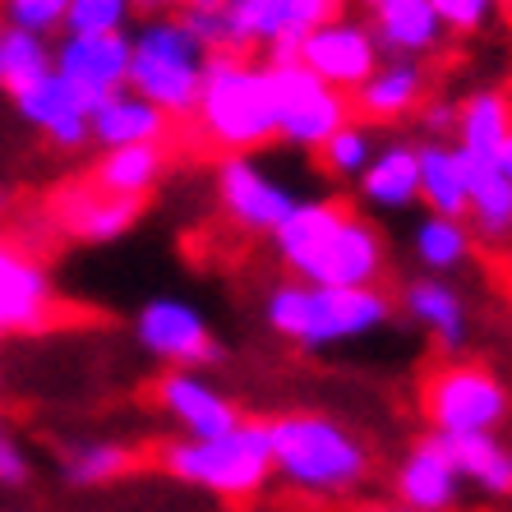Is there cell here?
I'll return each mask as SVG.
<instances>
[{"mask_svg":"<svg viewBox=\"0 0 512 512\" xmlns=\"http://www.w3.org/2000/svg\"><path fill=\"white\" fill-rule=\"evenodd\" d=\"M171 139V120L157 107H148L143 97H134L130 88L111 93L102 107L88 111V148L97 153H111V148H143V143H157L167 148Z\"/></svg>","mask_w":512,"mask_h":512,"instance_id":"7402d4cb","label":"cell"},{"mask_svg":"<svg viewBox=\"0 0 512 512\" xmlns=\"http://www.w3.org/2000/svg\"><path fill=\"white\" fill-rule=\"evenodd\" d=\"M134 342L167 370H194L203 374L208 365L227 356V346L217 342L208 314L185 296H153L143 300L134 314Z\"/></svg>","mask_w":512,"mask_h":512,"instance_id":"9c48e42d","label":"cell"},{"mask_svg":"<svg viewBox=\"0 0 512 512\" xmlns=\"http://www.w3.org/2000/svg\"><path fill=\"white\" fill-rule=\"evenodd\" d=\"M397 310L416 323L443 356H457L466 346V337H471V314H466V300L453 286V277L416 273L411 282H402V291H397Z\"/></svg>","mask_w":512,"mask_h":512,"instance_id":"ac0fdd59","label":"cell"},{"mask_svg":"<svg viewBox=\"0 0 512 512\" xmlns=\"http://www.w3.org/2000/svg\"><path fill=\"white\" fill-rule=\"evenodd\" d=\"M379 47H374V33L365 19H351V14H337L328 24H319L296 51V65L310 70L319 84L337 88V93H356L374 70H379Z\"/></svg>","mask_w":512,"mask_h":512,"instance_id":"4fadbf2b","label":"cell"},{"mask_svg":"<svg viewBox=\"0 0 512 512\" xmlns=\"http://www.w3.org/2000/svg\"><path fill=\"white\" fill-rule=\"evenodd\" d=\"M393 499L411 512H453L462 499V476L439 434H425L402 453L393 471Z\"/></svg>","mask_w":512,"mask_h":512,"instance_id":"e0dca14e","label":"cell"},{"mask_svg":"<svg viewBox=\"0 0 512 512\" xmlns=\"http://www.w3.org/2000/svg\"><path fill=\"white\" fill-rule=\"evenodd\" d=\"M453 457L462 485H476L480 494H512V448L499 434H439Z\"/></svg>","mask_w":512,"mask_h":512,"instance_id":"f546056e","label":"cell"},{"mask_svg":"<svg viewBox=\"0 0 512 512\" xmlns=\"http://www.w3.org/2000/svg\"><path fill=\"white\" fill-rule=\"evenodd\" d=\"M157 466L171 480L203 489L213 499L245 503L263 494V485L273 480L268 429H263V420H240L222 439H167L157 448Z\"/></svg>","mask_w":512,"mask_h":512,"instance_id":"277c9868","label":"cell"},{"mask_svg":"<svg viewBox=\"0 0 512 512\" xmlns=\"http://www.w3.org/2000/svg\"><path fill=\"white\" fill-rule=\"evenodd\" d=\"M134 5L130 0H70L60 33L70 37H97V33H130Z\"/></svg>","mask_w":512,"mask_h":512,"instance_id":"836d02e7","label":"cell"},{"mask_svg":"<svg viewBox=\"0 0 512 512\" xmlns=\"http://www.w3.org/2000/svg\"><path fill=\"white\" fill-rule=\"evenodd\" d=\"M356 5H360L365 14H374V10H383V5H393V0H356Z\"/></svg>","mask_w":512,"mask_h":512,"instance_id":"7bdbcfd3","label":"cell"},{"mask_svg":"<svg viewBox=\"0 0 512 512\" xmlns=\"http://www.w3.org/2000/svg\"><path fill=\"white\" fill-rule=\"evenodd\" d=\"M0 208H5V199H0Z\"/></svg>","mask_w":512,"mask_h":512,"instance_id":"7dc6e473","label":"cell"},{"mask_svg":"<svg viewBox=\"0 0 512 512\" xmlns=\"http://www.w3.org/2000/svg\"><path fill=\"white\" fill-rule=\"evenodd\" d=\"M134 466V448L120 439H84L70 443L60 453V480L70 489H102L116 485L120 476H130Z\"/></svg>","mask_w":512,"mask_h":512,"instance_id":"4dcf8cb0","label":"cell"},{"mask_svg":"<svg viewBox=\"0 0 512 512\" xmlns=\"http://www.w3.org/2000/svg\"><path fill=\"white\" fill-rule=\"evenodd\" d=\"M190 125L208 148L222 157L254 153L277 139V107L268 65H254L240 51H213L203 65L199 102H194Z\"/></svg>","mask_w":512,"mask_h":512,"instance_id":"3957f363","label":"cell"},{"mask_svg":"<svg viewBox=\"0 0 512 512\" xmlns=\"http://www.w3.org/2000/svg\"><path fill=\"white\" fill-rule=\"evenodd\" d=\"M153 402L180 429V439H222L245 420L240 406L208 374L194 370H167L153 383Z\"/></svg>","mask_w":512,"mask_h":512,"instance_id":"9a60e30c","label":"cell"},{"mask_svg":"<svg viewBox=\"0 0 512 512\" xmlns=\"http://www.w3.org/2000/svg\"><path fill=\"white\" fill-rule=\"evenodd\" d=\"M429 434H499L512 411L508 383L476 360H448L420 388Z\"/></svg>","mask_w":512,"mask_h":512,"instance_id":"8992f818","label":"cell"},{"mask_svg":"<svg viewBox=\"0 0 512 512\" xmlns=\"http://www.w3.org/2000/svg\"><path fill=\"white\" fill-rule=\"evenodd\" d=\"M356 512H411V508L397 503V499H374V503H365V508H356Z\"/></svg>","mask_w":512,"mask_h":512,"instance_id":"60d3db41","label":"cell"},{"mask_svg":"<svg viewBox=\"0 0 512 512\" xmlns=\"http://www.w3.org/2000/svg\"><path fill=\"white\" fill-rule=\"evenodd\" d=\"M388 273V240L370 217H360L356 208L337 222L323 245L296 268V282L310 286H337V291H365L379 286Z\"/></svg>","mask_w":512,"mask_h":512,"instance_id":"8fae6325","label":"cell"},{"mask_svg":"<svg viewBox=\"0 0 512 512\" xmlns=\"http://www.w3.org/2000/svg\"><path fill=\"white\" fill-rule=\"evenodd\" d=\"M157 5H162V10H194V5H227V0H157Z\"/></svg>","mask_w":512,"mask_h":512,"instance_id":"ab89813d","label":"cell"},{"mask_svg":"<svg viewBox=\"0 0 512 512\" xmlns=\"http://www.w3.org/2000/svg\"><path fill=\"white\" fill-rule=\"evenodd\" d=\"M273 79V107H277V143L300 148V153H319L351 120V97L337 88L319 84L310 70H300L296 60L268 65Z\"/></svg>","mask_w":512,"mask_h":512,"instance_id":"ba28073f","label":"cell"},{"mask_svg":"<svg viewBox=\"0 0 512 512\" xmlns=\"http://www.w3.org/2000/svg\"><path fill=\"white\" fill-rule=\"evenodd\" d=\"M494 162H499V171L512 180V134H508V143H503V148H499V157H494Z\"/></svg>","mask_w":512,"mask_h":512,"instance_id":"b9f144b4","label":"cell"},{"mask_svg":"<svg viewBox=\"0 0 512 512\" xmlns=\"http://www.w3.org/2000/svg\"><path fill=\"white\" fill-rule=\"evenodd\" d=\"M379 153V139H374V125H365V120H346L342 130L333 134V139L323 143L319 153V171L328 180H351V185H356L360 180V171L370 167V157Z\"/></svg>","mask_w":512,"mask_h":512,"instance_id":"1f68e13d","label":"cell"},{"mask_svg":"<svg viewBox=\"0 0 512 512\" xmlns=\"http://www.w3.org/2000/svg\"><path fill=\"white\" fill-rule=\"evenodd\" d=\"M5 93H10V102H14V116L24 120V125H33L56 153H79V148H88V111H84V102H79V93H74L56 70L37 74L28 84L5 88Z\"/></svg>","mask_w":512,"mask_h":512,"instance_id":"2e32d148","label":"cell"},{"mask_svg":"<svg viewBox=\"0 0 512 512\" xmlns=\"http://www.w3.org/2000/svg\"><path fill=\"white\" fill-rule=\"evenodd\" d=\"M51 70V37L24 33V28H0V84H28Z\"/></svg>","mask_w":512,"mask_h":512,"instance_id":"d6a6232c","label":"cell"},{"mask_svg":"<svg viewBox=\"0 0 512 512\" xmlns=\"http://www.w3.org/2000/svg\"><path fill=\"white\" fill-rule=\"evenodd\" d=\"M56 227L70 240H84V245H116L120 236H130L143 217V203H125L111 199V194H97L93 185H79V190H65L56 199Z\"/></svg>","mask_w":512,"mask_h":512,"instance_id":"603a6c76","label":"cell"},{"mask_svg":"<svg viewBox=\"0 0 512 512\" xmlns=\"http://www.w3.org/2000/svg\"><path fill=\"white\" fill-rule=\"evenodd\" d=\"M162 176H167V148L143 143V148H111V153H102L88 185L97 194H111V199L143 203L162 185Z\"/></svg>","mask_w":512,"mask_h":512,"instance_id":"484cf974","label":"cell"},{"mask_svg":"<svg viewBox=\"0 0 512 512\" xmlns=\"http://www.w3.org/2000/svg\"><path fill=\"white\" fill-rule=\"evenodd\" d=\"M337 14L342 0H227L231 51H263V65H286L300 42Z\"/></svg>","mask_w":512,"mask_h":512,"instance_id":"52a82bcc","label":"cell"},{"mask_svg":"<svg viewBox=\"0 0 512 512\" xmlns=\"http://www.w3.org/2000/svg\"><path fill=\"white\" fill-rule=\"evenodd\" d=\"M180 24L190 28V37L199 42L208 56L213 51H231V28H227V5H194L180 14Z\"/></svg>","mask_w":512,"mask_h":512,"instance_id":"d590c367","label":"cell"},{"mask_svg":"<svg viewBox=\"0 0 512 512\" xmlns=\"http://www.w3.org/2000/svg\"><path fill=\"white\" fill-rule=\"evenodd\" d=\"M203 65H208V51L190 37V28L180 19L153 14L148 24L130 33V84L125 88L176 125L194 116Z\"/></svg>","mask_w":512,"mask_h":512,"instance_id":"5b68a950","label":"cell"},{"mask_svg":"<svg viewBox=\"0 0 512 512\" xmlns=\"http://www.w3.org/2000/svg\"><path fill=\"white\" fill-rule=\"evenodd\" d=\"M346 213H351V208H346L342 199H296V208L282 217V227L268 236L273 240V250H277V263L296 277V268L319 250L323 236H328Z\"/></svg>","mask_w":512,"mask_h":512,"instance_id":"83f0119b","label":"cell"},{"mask_svg":"<svg viewBox=\"0 0 512 512\" xmlns=\"http://www.w3.org/2000/svg\"><path fill=\"white\" fill-rule=\"evenodd\" d=\"M466 227H471L476 245H508L512 240V180L499 171V162H471Z\"/></svg>","mask_w":512,"mask_h":512,"instance_id":"f1b7e54d","label":"cell"},{"mask_svg":"<svg viewBox=\"0 0 512 512\" xmlns=\"http://www.w3.org/2000/svg\"><path fill=\"white\" fill-rule=\"evenodd\" d=\"M416 125H420V143H453L457 102H425L416 111Z\"/></svg>","mask_w":512,"mask_h":512,"instance_id":"f35d334b","label":"cell"},{"mask_svg":"<svg viewBox=\"0 0 512 512\" xmlns=\"http://www.w3.org/2000/svg\"><path fill=\"white\" fill-rule=\"evenodd\" d=\"M356 194L370 213L397 217L411 213L420 203V167H416V143L411 139H388L379 143V153L370 157V167L360 171Z\"/></svg>","mask_w":512,"mask_h":512,"instance_id":"44dd1931","label":"cell"},{"mask_svg":"<svg viewBox=\"0 0 512 512\" xmlns=\"http://www.w3.org/2000/svg\"><path fill=\"white\" fill-rule=\"evenodd\" d=\"M434 14H439V24L448 28V37H471L494 19V0H429Z\"/></svg>","mask_w":512,"mask_h":512,"instance_id":"8d00e7d4","label":"cell"},{"mask_svg":"<svg viewBox=\"0 0 512 512\" xmlns=\"http://www.w3.org/2000/svg\"><path fill=\"white\" fill-rule=\"evenodd\" d=\"M512 134V93L485 84L457 102V125H453V148L471 162H494L499 148Z\"/></svg>","mask_w":512,"mask_h":512,"instance_id":"cb8c5ba5","label":"cell"},{"mask_svg":"<svg viewBox=\"0 0 512 512\" xmlns=\"http://www.w3.org/2000/svg\"><path fill=\"white\" fill-rule=\"evenodd\" d=\"M60 310L56 277L28 245L0 236V342L47 333Z\"/></svg>","mask_w":512,"mask_h":512,"instance_id":"7c38bea8","label":"cell"},{"mask_svg":"<svg viewBox=\"0 0 512 512\" xmlns=\"http://www.w3.org/2000/svg\"><path fill=\"white\" fill-rule=\"evenodd\" d=\"M370 33L383 60H420L439 56L448 47V28L439 24V14L429 0H393L383 10L370 14Z\"/></svg>","mask_w":512,"mask_h":512,"instance_id":"ffe728a7","label":"cell"},{"mask_svg":"<svg viewBox=\"0 0 512 512\" xmlns=\"http://www.w3.org/2000/svg\"><path fill=\"white\" fill-rule=\"evenodd\" d=\"M70 0H0V28H24V33L51 37L65 24Z\"/></svg>","mask_w":512,"mask_h":512,"instance_id":"e575fe53","label":"cell"},{"mask_svg":"<svg viewBox=\"0 0 512 512\" xmlns=\"http://www.w3.org/2000/svg\"><path fill=\"white\" fill-rule=\"evenodd\" d=\"M217 208L227 217V227L240 236H273L282 227V217L296 208L300 194L277 176L273 167H263L254 153H231L217 162L213 171Z\"/></svg>","mask_w":512,"mask_h":512,"instance_id":"30bf717a","label":"cell"},{"mask_svg":"<svg viewBox=\"0 0 512 512\" xmlns=\"http://www.w3.org/2000/svg\"><path fill=\"white\" fill-rule=\"evenodd\" d=\"M494 5H512V0H494Z\"/></svg>","mask_w":512,"mask_h":512,"instance_id":"bcb514c9","label":"cell"},{"mask_svg":"<svg viewBox=\"0 0 512 512\" xmlns=\"http://www.w3.org/2000/svg\"><path fill=\"white\" fill-rule=\"evenodd\" d=\"M130 5H134V10H148V14H153V10H162L157 0H130Z\"/></svg>","mask_w":512,"mask_h":512,"instance_id":"ee69618b","label":"cell"},{"mask_svg":"<svg viewBox=\"0 0 512 512\" xmlns=\"http://www.w3.org/2000/svg\"><path fill=\"white\" fill-rule=\"evenodd\" d=\"M508 310H512V273H508Z\"/></svg>","mask_w":512,"mask_h":512,"instance_id":"f6af8a7d","label":"cell"},{"mask_svg":"<svg viewBox=\"0 0 512 512\" xmlns=\"http://www.w3.org/2000/svg\"><path fill=\"white\" fill-rule=\"evenodd\" d=\"M28 480H33V462H28L24 443L14 439L10 420L0 416V485H5V489H24Z\"/></svg>","mask_w":512,"mask_h":512,"instance_id":"74e56055","label":"cell"},{"mask_svg":"<svg viewBox=\"0 0 512 512\" xmlns=\"http://www.w3.org/2000/svg\"><path fill=\"white\" fill-rule=\"evenodd\" d=\"M273 476L310 499H346L374 471L370 443L337 416L323 411H282L263 420Z\"/></svg>","mask_w":512,"mask_h":512,"instance_id":"6da1fadb","label":"cell"},{"mask_svg":"<svg viewBox=\"0 0 512 512\" xmlns=\"http://www.w3.org/2000/svg\"><path fill=\"white\" fill-rule=\"evenodd\" d=\"M406 254L416 259V268L425 277H453L471 263V254H476V236H471L466 222L425 213L416 227L406 231Z\"/></svg>","mask_w":512,"mask_h":512,"instance_id":"4316f807","label":"cell"},{"mask_svg":"<svg viewBox=\"0 0 512 512\" xmlns=\"http://www.w3.org/2000/svg\"><path fill=\"white\" fill-rule=\"evenodd\" d=\"M51 70L79 93L84 111L102 107L111 93L130 84V33H60V42H51Z\"/></svg>","mask_w":512,"mask_h":512,"instance_id":"5bb4252c","label":"cell"},{"mask_svg":"<svg viewBox=\"0 0 512 512\" xmlns=\"http://www.w3.org/2000/svg\"><path fill=\"white\" fill-rule=\"evenodd\" d=\"M429 102V70L420 60H379V70L351 93V116L365 125H397Z\"/></svg>","mask_w":512,"mask_h":512,"instance_id":"d6986e66","label":"cell"},{"mask_svg":"<svg viewBox=\"0 0 512 512\" xmlns=\"http://www.w3.org/2000/svg\"><path fill=\"white\" fill-rule=\"evenodd\" d=\"M416 167H420V208L434 217L466 222L471 162L457 153L453 143H416Z\"/></svg>","mask_w":512,"mask_h":512,"instance_id":"d4e9b609","label":"cell"},{"mask_svg":"<svg viewBox=\"0 0 512 512\" xmlns=\"http://www.w3.org/2000/svg\"><path fill=\"white\" fill-rule=\"evenodd\" d=\"M397 314V300L383 286L365 291H337V286H310V282H286L268 286L263 296V323L268 333L300 351H337V346L365 342L383 333Z\"/></svg>","mask_w":512,"mask_h":512,"instance_id":"7a4b0ae2","label":"cell"},{"mask_svg":"<svg viewBox=\"0 0 512 512\" xmlns=\"http://www.w3.org/2000/svg\"><path fill=\"white\" fill-rule=\"evenodd\" d=\"M508 499H512V494H508Z\"/></svg>","mask_w":512,"mask_h":512,"instance_id":"c3c4849f","label":"cell"}]
</instances>
